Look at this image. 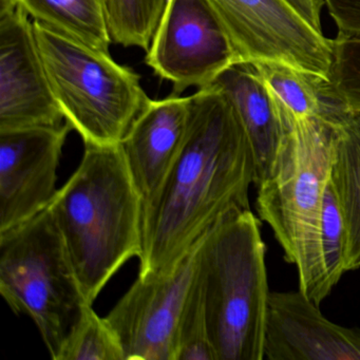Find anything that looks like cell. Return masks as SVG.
I'll use <instances>...</instances> for the list:
<instances>
[{"instance_id":"7","label":"cell","mask_w":360,"mask_h":360,"mask_svg":"<svg viewBox=\"0 0 360 360\" xmlns=\"http://www.w3.org/2000/svg\"><path fill=\"white\" fill-rule=\"evenodd\" d=\"M236 65L275 62L328 79L333 41L286 0H207Z\"/></svg>"},{"instance_id":"13","label":"cell","mask_w":360,"mask_h":360,"mask_svg":"<svg viewBox=\"0 0 360 360\" xmlns=\"http://www.w3.org/2000/svg\"><path fill=\"white\" fill-rule=\"evenodd\" d=\"M191 108L193 94L150 98L120 143L143 208L157 197L180 155Z\"/></svg>"},{"instance_id":"3","label":"cell","mask_w":360,"mask_h":360,"mask_svg":"<svg viewBox=\"0 0 360 360\" xmlns=\"http://www.w3.org/2000/svg\"><path fill=\"white\" fill-rule=\"evenodd\" d=\"M282 136L271 168L257 183L256 210L298 273L299 290L316 304L330 294L321 248L322 207L332 163L334 124L283 117Z\"/></svg>"},{"instance_id":"10","label":"cell","mask_w":360,"mask_h":360,"mask_svg":"<svg viewBox=\"0 0 360 360\" xmlns=\"http://www.w3.org/2000/svg\"><path fill=\"white\" fill-rule=\"evenodd\" d=\"M64 123L33 22L15 0H0V131Z\"/></svg>"},{"instance_id":"8","label":"cell","mask_w":360,"mask_h":360,"mask_svg":"<svg viewBox=\"0 0 360 360\" xmlns=\"http://www.w3.org/2000/svg\"><path fill=\"white\" fill-rule=\"evenodd\" d=\"M145 63L182 96L208 87L236 65L226 33L207 0H167Z\"/></svg>"},{"instance_id":"16","label":"cell","mask_w":360,"mask_h":360,"mask_svg":"<svg viewBox=\"0 0 360 360\" xmlns=\"http://www.w3.org/2000/svg\"><path fill=\"white\" fill-rule=\"evenodd\" d=\"M330 181L347 226V271H354L360 269V115L334 124Z\"/></svg>"},{"instance_id":"9","label":"cell","mask_w":360,"mask_h":360,"mask_svg":"<svg viewBox=\"0 0 360 360\" xmlns=\"http://www.w3.org/2000/svg\"><path fill=\"white\" fill-rule=\"evenodd\" d=\"M199 244L172 273L138 277L105 317L125 360H176L179 323L197 271Z\"/></svg>"},{"instance_id":"5","label":"cell","mask_w":360,"mask_h":360,"mask_svg":"<svg viewBox=\"0 0 360 360\" xmlns=\"http://www.w3.org/2000/svg\"><path fill=\"white\" fill-rule=\"evenodd\" d=\"M41 60L65 122L84 145H119L150 98L132 69L33 22Z\"/></svg>"},{"instance_id":"23","label":"cell","mask_w":360,"mask_h":360,"mask_svg":"<svg viewBox=\"0 0 360 360\" xmlns=\"http://www.w3.org/2000/svg\"><path fill=\"white\" fill-rule=\"evenodd\" d=\"M338 34L360 39V0H324Z\"/></svg>"},{"instance_id":"15","label":"cell","mask_w":360,"mask_h":360,"mask_svg":"<svg viewBox=\"0 0 360 360\" xmlns=\"http://www.w3.org/2000/svg\"><path fill=\"white\" fill-rule=\"evenodd\" d=\"M290 121L320 119L337 123L349 113L333 91L330 79L275 62L252 64Z\"/></svg>"},{"instance_id":"4","label":"cell","mask_w":360,"mask_h":360,"mask_svg":"<svg viewBox=\"0 0 360 360\" xmlns=\"http://www.w3.org/2000/svg\"><path fill=\"white\" fill-rule=\"evenodd\" d=\"M266 245L250 208L222 217L200 241L197 275L217 360H264Z\"/></svg>"},{"instance_id":"2","label":"cell","mask_w":360,"mask_h":360,"mask_svg":"<svg viewBox=\"0 0 360 360\" xmlns=\"http://www.w3.org/2000/svg\"><path fill=\"white\" fill-rule=\"evenodd\" d=\"M94 304L109 280L143 248V201L121 146L85 145L77 169L48 207Z\"/></svg>"},{"instance_id":"18","label":"cell","mask_w":360,"mask_h":360,"mask_svg":"<svg viewBox=\"0 0 360 360\" xmlns=\"http://www.w3.org/2000/svg\"><path fill=\"white\" fill-rule=\"evenodd\" d=\"M111 41L148 50L167 0H104Z\"/></svg>"},{"instance_id":"21","label":"cell","mask_w":360,"mask_h":360,"mask_svg":"<svg viewBox=\"0 0 360 360\" xmlns=\"http://www.w3.org/2000/svg\"><path fill=\"white\" fill-rule=\"evenodd\" d=\"M176 360H217L208 333L203 294L197 271L179 323Z\"/></svg>"},{"instance_id":"6","label":"cell","mask_w":360,"mask_h":360,"mask_svg":"<svg viewBox=\"0 0 360 360\" xmlns=\"http://www.w3.org/2000/svg\"><path fill=\"white\" fill-rule=\"evenodd\" d=\"M0 294L28 316L56 359L87 302L49 210L0 233Z\"/></svg>"},{"instance_id":"1","label":"cell","mask_w":360,"mask_h":360,"mask_svg":"<svg viewBox=\"0 0 360 360\" xmlns=\"http://www.w3.org/2000/svg\"><path fill=\"white\" fill-rule=\"evenodd\" d=\"M255 180L252 145L233 103L214 84L197 90L180 155L143 208L138 277L172 273L224 214L250 208Z\"/></svg>"},{"instance_id":"20","label":"cell","mask_w":360,"mask_h":360,"mask_svg":"<svg viewBox=\"0 0 360 360\" xmlns=\"http://www.w3.org/2000/svg\"><path fill=\"white\" fill-rule=\"evenodd\" d=\"M320 248L328 292L347 273V231L345 217L328 179L322 207Z\"/></svg>"},{"instance_id":"14","label":"cell","mask_w":360,"mask_h":360,"mask_svg":"<svg viewBox=\"0 0 360 360\" xmlns=\"http://www.w3.org/2000/svg\"><path fill=\"white\" fill-rule=\"evenodd\" d=\"M214 84L233 103L250 139L256 164V185L269 172L286 131L279 105L250 64L233 65Z\"/></svg>"},{"instance_id":"24","label":"cell","mask_w":360,"mask_h":360,"mask_svg":"<svg viewBox=\"0 0 360 360\" xmlns=\"http://www.w3.org/2000/svg\"><path fill=\"white\" fill-rule=\"evenodd\" d=\"M314 28L322 31L321 11L324 0H286Z\"/></svg>"},{"instance_id":"22","label":"cell","mask_w":360,"mask_h":360,"mask_svg":"<svg viewBox=\"0 0 360 360\" xmlns=\"http://www.w3.org/2000/svg\"><path fill=\"white\" fill-rule=\"evenodd\" d=\"M332 41L333 91L349 115H360V39L338 34Z\"/></svg>"},{"instance_id":"11","label":"cell","mask_w":360,"mask_h":360,"mask_svg":"<svg viewBox=\"0 0 360 360\" xmlns=\"http://www.w3.org/2000/svg\"><path fill=\"white\" fill-rule=\"evenodd\" d=\"M71 127L0 131V233L47 210L58 189V169Z\"/></svg>"},{"instance_id":"12","label":"cell","mask_w":360,"mask_h":360,"mask_svg":"<svg viewBox=\"0 0 360 360\" xmlns=\"http://www.w3.org/2000/svg\"><path fill=\"white\" fill-rule=\"evenodd\" d=\"M265 359L360 360V328L330 321L300 290L271 292Z\"/></svg>"},{"instance_id":"17","label":"cell","mask_w":360,"mask_h":360,"mask_svg":"<svg viewBox=\"0 0 360 360\" xmlns=\"http://www.w3.org/2000/svg\"><path fill=\"white\" fill-rule=\"evenodd\" d=\"M33 22L109 52L112 45L104 0H15Z\"/></svg>"},{"instance_id":"19","label":"cell","mask_w":360,"mask_h":360,"mask_svg":"<svg viewBox=\"0 0 360 360\" xmlns=\"http://www.w3.org/2000/svg\"><path fill=\"white\" fill-rule=\"evenodd\" d=\"M54 360H125L121 343L104 318L87 304Z\"/></svg>"}]
</instances>
